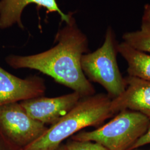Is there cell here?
<instances>
[{
  "instance_id": "4fadbf2b",
  "label": "cell",
  "mask_w": 150,
  "mask_h": 150,
  "mask_svg": "<svg viewBox=\"0 0 150 150\" xmlns=\"http://www.w3.org/2000/svg\"><path fill=\"white\" fill-rule=\"evenodd\" d=\"M150 144V124L145 134L142 136L134 145H132L129 150H134L144 145Z\"/></svg>"
},
{
  "instance_id": "7c38bea8",
  "label": "cell",
  "mask_w": 150,
  "mask_h": 150,
  "mask_svg": "<svg viewBox=\"0 0 150 150\" xmlns=\"http://www.w3.org/2000/svg\"><path fill=\"white\" fill-rule=\"evenodd\" d=\"M69 150H108L102 145L93 141H80L68 139L65 144Z\"/></svg>"
},
{
  "instance_id": "52a82bcc",
  "label": "cell",
  "mask_w": 150,
  "mask_h": 150,
  "mask_svg": "<svg viewBox=\"0 0 150 150\" xmlns=\"http://www.w3.org/2000/svg\"><path fill=\"white\" fill-rule=\"evenodd\" d=\"M46 87L38 76L22 79L0 67V106L43 96Z\"/></svg>"
},
{
  "instance_id": "3957f363",
  "label": "cell",
  "mask_w": 150,
  "mask_h": 150,
  "mask_svg": "<svg viewBox=\"0 0 150 150\" xmlns=\"http://www.w3.org/2000/svg\"><path fill=\"white\" fill-rule=\"evenodd\" d=\"M150 124V119L145 115L126 110L96 129L81 131L72 136L71 139L96 142L108 150H129L145 134Z\"/></svg>"
},
{
  "instance_id": "5b68a950",
  "label": "cell",
  "mask_w": 150,
  "mask_h": 150,
  "mask_svg": "<svg viewBox=\"0 0 150 150\" xmlns=\"http://www.w3.org/2000/svg\"><path fill=\"white\" fill-rule=\"evenodd\" d=\"M48 129L46 125L31 117L20 102L0 106V130L21 150L40 137Z\"/></svg>"
},
{
  "instance_id": "5bb4252c",
  "label": "cell",
  "mask_w": 150,
  "mask_h": 150,
  "mask_svg": "<svg viewBox=\"0 0 150 150\" xmlns=\"http://www.w3.org/2000/svg\"><path fill=\"white\" fill-rule=\"evenodd\" d=\"M0 150H22L13 144L0 130Z\"/></svg>"
},
{
  "instance_id": "ba28073f",
  "label": "cell",
  "mask_w": 150,
  "mask_h": 150,
  "mask_svg": "<svg viewBox=\"0 0 150 150\" xmlns=\"http://www.w3.org/2000/svg\"><path fill=\"white\" fill-rule=\"evenodd\" d=\"M126 87L118 97L111 100L113 115L129 110L140 113L150 120V81L128 76Z\"/></svg>"
},
{
  "instance_id": "7a4b0ae2",
  "label": "cell",
  "mask_w": 150,
  "mask_h": 150,
  "mask_svg": "<svg viewBox=\"0 0 150 150\" xmlns=\"http://www.w3.org/2000/svg\"><path fill=\"white\" fill-rule=\"evenodd\" d=\"M111 99L104 93L81 97L69 112L38 139L22 150H55L64 139L89 126L101 125L113 113Z\"/></svg>"
},
{
  "instance_id": "2e32d148",
  "label": "cell",
  "mask_w": 150,
  "mask_h": 150,
  "mask_svg": "<svg viewBox=\"0 0 150 150\" xmlns=\"http://www.w3.org/2000/svg\"><path fill=\"white\" fill-rule=\"evenodd\" d=\"M55 150H69L67 149V148L66 147L65 144H61L59 145V146L57 147V149H56Z\"/></svg>"
},
{
  "instance_id": "6da1fadb",
  "label": "cell",
  "mask_w": 150,
  "mask_h": 150,
  "mask_svg": "<svg viewBox=\"0 0 150 150\" xmlns=\"http://www.w3.org/2000/svg\"><path fill=\"white\" fill-rule=\"evenodd\" d=\"M54 42L58 43L41 53L24 56L11 54L6 58V63L15 69L39 71L81 97L95 95V89L83 74L81 64L82 55L88 51V39L77 26L74 17L57 31Z\"/></svg>"
},
{
  "instance_id": "9a60e30c",
  "label": "cell",
  "mask_w": 150,
  "mask_h": 150,
  "mask_svg": "<svg viewBox=\"0 0 150 150\" xmlns=\"http://www.w3.org/2000/svg\"><path fill=\"white\" fill-rule=\"evenodd\" d=\"M142 21L150 22V4H147L145 6Z\"/></svg>"
},
{
  "instance_id": "277c9868",
  "label": "cell",
  "mask_w": 150,
  "mask_h": 150,
  "mask_svg": "<svg viewBox=\"0 0 150 150\" xmlns=\"http://www.w3.org/2000/svg\"><path fill=\"white\" fill-rule=\"evenodd\" d=\"M118 44L115 33L110 26L102 46L93 52L83 54L81 60L86 78L101 85L111 100L120 95L126 87L117 61Z\"/></svg>"
},
{
  "instance_id": "30bf717a",
  "label": "cell",
  "mask_w": 150,
  "mask_h": 150,
  "mask_svg": "<svg viewBox=\"0 0 150 150\" xmlns=\"http://www.w3.org/2000/svg\"><path fill=\"white\" fill-rule=\"evenodd\" d=\"M117 50L127 63L129 76L150 81V54L125 42L118 44Z\"/></svg>"
},
{
  "instance_id": "8992f818",
  "label": "cell",
  "mask_w": 150,
  "mask_h": 150,
  "mask_svg": "<svg viewBox=\"0 0 150 150\" xmlns=\"http://www.w3.org/2000/svg\"><path fill=\"white\" fill-rule=\"evenodd\" d=\"M81 98L78 93L74 91L61 96L38 97L20 103L31 117L52 126L69 112Z\"/></svg>"
},
{
  "instance_id": "9c48e42d",
  "label": "cell",
  "mask_w": 150,
  "mask_h": 150,
  "mask_svg": "<svg viewBox=\"0 0 150 150\" xmlns=\"http://www.w3.org/2000/svg\"><path fill=\"white\" fill-rule=\"evenodd\" d=\"M30 4H35L38 9H46V12H57L61 16V21L70 23L74 13L65 14L61 10L56 0H0V28L5 29L17 23L24 29L21 15L24 8Z\"/></svg>"
},
{
  "instance_id": "8fae6325",
  "label": "cell",
  "mask_w": 150,
  "mask_h": 150,
  "mask_svg": "<svg viewBox=\"0 0 150 150\" xmlns=\"http://www.w3.org/2000/svg\"><path fill=\"white\" fill-rule=\"evenodd\" d=\"M122 38L130 46L150 54V22L142 21L139 30L124 33Z\"/></svg>"
}]
</instances>
